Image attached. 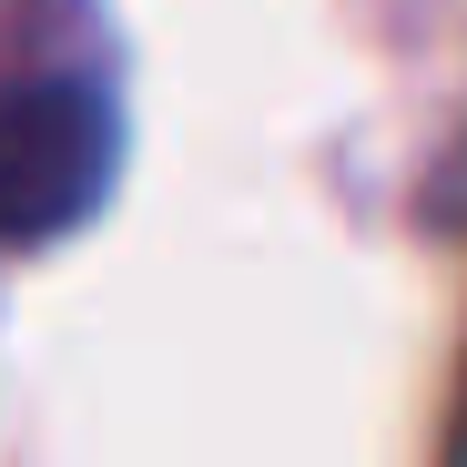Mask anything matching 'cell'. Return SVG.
Masks as SVG:
<instances>
[{"instance_id": "1", "label": "cell", "mask_w": 467, "mask_h": 467, "mask_svg": "<svg viewBox=\"0 0 467 467\" xmlns=\"http://www.w3.org/2000/svg\"><path fill=\"white\" fill-rule=\"evenodd\" d=\"M122 102L92 71H21L0 82V244H61L112 203Z\"/></svg>"}]
</instances>
